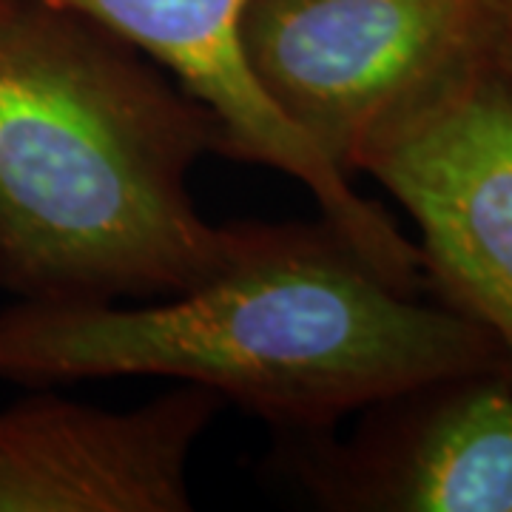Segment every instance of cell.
<instances>
[{
    "mask_svg": "<svg viewBox=\"0 0 512 512\" xmlns=\"http://www.w3.org/2000/svg\"><path fill=\"white\" fill-rule=\"evenodd\" d=\"M350 436H276V473L325 512H512V362L367 404Z\"/></svg>",
    "mask_w": 512,
    "mask_h": 512,
    "instance_id": "5",
    "label": "cell"
},
{
    "mask_svg": "<svg viewBox=\"0 0 512 512\" xmlns=\"http://www.w3.org/2000/svg\"><path fill=\"white\" fill-rule=\"evenodd\" d=\"M507 20V0H251L242 52L268 103L353 180L384 111Z\"/></svg>",
    "mask_w": 512,
    "mask_h": 512,
    "instance_id": "4",
    "label": "cell"
},
{
    "mask_svg": "<svg viewBox=\"0 0 512 512\" xmlns=\"http://www.w3.org/2000/svg\"><path fill=\"white\" fill-rule=\"evenodd\" d=\"M222 128L100 20L0 0V288L103 305L188 291L228 262L242 222L191 197Z\"/></svg>",
    "mask_w": 512,
    "mask_h": 512,
    "instance_id": "2",
    "label": "cell"
},
{
    "mask_svg": "<svg viewBox=\"0 0 512 512\" xmlns=\"http://www.w3.org/2000/svg\"><path fill=\"white\" fill-rule=\"evenodd\" d=\"M507 26L384 111L353 174H370L416 222L427 291L487 330L512 362Z\"/></svg>",
    "mask_w": 512,
    "mask_h": 512,
    "instance_id": "3",
    "label": "cell"
},
{
    "mask_svg": "<svg viewBox=\"0 0 512 512\" xmlns=\"http://www.w3.org/2000/svg\"><path fill=\"white\" fill-rule=\"evenodd\" d=\"M504 57H507V63H510L512 69V23L510 29H507V35H504Z\"/></svg>",
    "mask_w": 512,
    "mask_h": 512,
    "instance_id": "8",
    "label": "cell"
},
{
    "mask_svg": "<svg viewBox=\"0 0 512 512\" xmlns=\"http://www.w3.org/2000/svg\"><path fill=\"white\" fill-rule=\"evenodd\" d=\"M126 37L222 128V157L262 165L308 188L322 217L410 293L427 291L419 245L376 202L296 134L268 103L242 52V18L251 0H52Z\"/></svg>",
    "mask_w": 512,
    "mask_h": 512,
    "instance_id": "6",
    "label": "cell"
},
{
    "mask_svg": "<svg viewBox=\"0 0 512 512\" xmlns=\"http://www.w3.org/2000/svg\"><path fill=\"white\" fill-rule=\"evenodd\" d=\"M487 330L399 288L333 222H242L228 262L140 305L0 308V382L165 379L274 436H313L413 384L504 362Z\"/></svg>",
    "mask_w": 512,
    "mask_h": 512,
    "instance_id": "1",
    "label": "cell"
},
{
    "mask_svg": "<svg viewBox=\"0 0 512 512\" xmlns=\"http://www.w3.org/2000/svg\"><path fill=\"white\" fill-rule=\"evenodd\" d=\"M222 407L191 384L128 410L32 387L0 407V512L194 510L191 461Z\"/></svg>",
    "mask_w": 512,
    "mask_h": 512,
    "instance_id": "7",
    "label": "cell"
},
{
    "mask_svg": "<svg viewBox=\"0 0 512 512\" xmlns=\"http://www.w3.org/2000/svg\"><path fill=\"white\" fill-rule=\"evenodd\" d=\"M507 15H510V23H512V0H507Z\"/></svg>",
    "mask_w": 512,
    "mask_h": 512,
    "instance_id": "9",
    "label": "cell"
}]
</instances>
